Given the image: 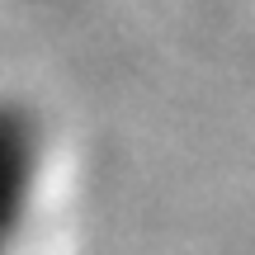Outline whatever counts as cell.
Segmentation results:
<instances>
[{"instance_id":"obj_1","label":"cell","mask_w":255,"mask_h":255,"mask_svg":"<svg viewBox=\"0 0 255 255\" xmlns=\"http://www.w3.org/2000/svg\"><path fill=\"white\" fill-rule=\"evenodd\" d=\"M38 180V123L19 104H0V255L28 213Z\"/></svg>"}]
</instances>
